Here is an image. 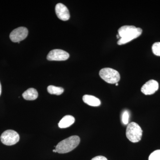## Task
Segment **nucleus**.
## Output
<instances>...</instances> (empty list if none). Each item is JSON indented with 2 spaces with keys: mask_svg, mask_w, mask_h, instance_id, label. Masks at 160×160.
<instances>
[{
  "mask_svg": "<svg viewBox=\"0 0 160 160\" xmlns=\"http://www.w3.org/2000/svg\"><path fill=\"white\" fill-rule=\"evenodd\" d=\"M142 30L140 28H136L132 26H122L118 30L120 39L118 41L119 45H122L129 42L141 35Z\"/></svg>",
  "mask_w": 160,
  "mask_h": 160,
  "instance_id": "nucleus-1",
  "label": "nucleus"
},
{
  "mask_svg": "<svg viewBox=\"0 0 160 160\" xmlns=\"http://www.w3.org/2000/svg\"><path fill=\"white\" fill-rule=\"evenodd\" d=\"M80 142L78 136H72L60 142L56 146L55 149L59 153H66L75 149Z\"/></svg>",
  "mask_w": 160,
  "mask_h": 160,
  "instance_id": "nucleus-2",
  "label": "nucleus"
},
{
  "mask_svg": "<svg viewBox=\"0 0 160 160\" xmlns=\"http://www.w3.org/2000/svg\"><path fill=\"white\" fill-rule=\"evenodd\" d=\"M143 131L137 123L132 122L128 124L126 128V137L133 143L138 142L142 139Z\"/></svg>",
  "mask_w": 160,
  "mask_h": 160,
  "instance_id": "nucleus-3",
  "label": "nucleus"
},
{
  "mask_svg": "<svg viewBox=\"0 0 160 160\" xmlns=\"http://www.w3.org/2000/svg\"><path fill=\"white\" fill-rule=\"evenodd\" d=\"M99 75L103 80L109 84L117 83L120 79L118 72L111 68H106L101 69Z\"/></svg>",
  "mask_w": 160,
  "mask_h": 160,
  "instance_id": "nucleus-4",
  "label": "nucleus"
},
{
  "mask_svg": "<svg viewBox=\"0 0 160 160\" xmlns=\"http://www.w3.org/2000/svg\"><path fill=\"white\" fill-rule=\"evenodd\" d=\"M20 137L17 132L13 130H7L2 133L1 136L2 142L6 146H12L17 143Z\"/></svg>",
  "mask_w": 160,
  "mask_h": 160,
  "instance_id": "nucleus-5",
  "label": "nucleus"
},
{
  "mask_svg": "<svg viewBox=\"0 0 160 160\" xmlns=\"http://www.w3.org/2000/svg\"><path fill=\"white\" fill-rule=\"evenodd\" d=\"M28 30L24 27H20L12 30L9 35L10 40L13 42H20L27 37Z\"/></svg>",
  "mask_w": 160,
  "mask_h": 160,
  "instance_id": "nucleus-6",
  "label": "nucleus"
},
{
  "mask_svg": "<svg viewBox=\"0 0 160 160\" xmlns=\"http://www.w3.org/2000/svg\"><path fill=\"white\" fill-rule=\"evenodd\" d=\"M69 55L67 52L62 49H55L49 52L47 56L49 61H65L69 58Z\"/></svg>",
  "mask_w": 160,
  "mask_h": 160,
  "instance_id": "nucleus-7",
  "label": "nucleus"
},
{
  "mask_svg": "<svg viewBox=\"0 0 160 160\" xmlns=\"http://www.w3.org/2000/svg\"><path fill=\"white\" fill-rule=\"evenodd\" d=\"M159 88L158 82L154 80H150L145 83L141 88V91L145 95H152Z\"/></svg>",
  "mask_w": 160,
  "mask_h": 160,
  "instance_id": "nucleus-8",
  "label": "nucleus"
},
{
  "mask_svg": "<svg viewBox=\"0 0 160 160\" xmlns=\"http://www.w3.org/2000/svg\"><path fill=\"white\" fill-rule=\"evenodd\" d=\"M55 12L58 17L62 21H67L70 18L69 9L62 3H58L56 6Z\"/></svg>",
  "mask_w": 160,
  "mask_h": 160,
  "instance_id": "nucleus-9",
  "label": "nucleus"
},
{
  "mask_svg": "<svg viewBox=\"0 0 160 160\" xmlns=\"http://www.w3.org/2000/svg\"><path fill=\"white\" fill-rule=\"evenodd\" d=\"M82 99L84 102L91 106L96 107L100 106L101 104V101L98 98L90 95H85Z\"/></svg>",
  "mask_w": 160,
  "mask_h": 160,
  "instance_id": "nucleus-10",
  "label": "nucleus"
},
{
  "mask_svg": "<svg viewBox=\"0 0 160 160\" xmlns=\"http://www.w3.org/2000/svg\"><path fill=\"white\" fill-rule=\"evenodd\" d=\"M75 121L74 118L72 116H65L60 121L58 124L59 127L62 129L68 128L74 123Z\"/></svg>",
  "mask_w": 160,
  "mask_h": 160,
  "instance_id": "nucleus-11",
  "label": "nucleus"
},
{
  "mask_svg": "<svg viewBox=\"0 0 160 160\" xmlns=\"http://www.w3.org/2000/svg\"><path fill=\"white\" fill-rule=\"evenodd\" d=\"M38 94L37 90L34 88H31L24 92L22 94L23 98L25 100L28 101H33L36 99L38 97Z\"/></svg>",
  "mask_w": 160,
  "mask_h": 160,
  "instance_id": "nucleus-12",
  "label": "nucleus"
},
{
  "mask_svg": "<svg viewBox=\"0 0 160 160\" xmlns=\"http://www.w3.org/2000/svg\"><path fill=\"white\" fill-rule=\"evenodd\" d=\"M47 91L50 94L60 95L64 92V89L62 87L49 86L47 88Z\"/></svg>",
  "mask_w": 160,
  "mask_h": 160,
  "instance_id": "nucleus-13",
  "label": "nucleus"
},
{
  "mask_svg": "<svg viewBox=\"0 0 160 160\" xmlns=\"http://www.w3.org/2000/svg\"><path fill=\"white\" fill-rule=\"evenodd\" d=\"M152 51L155 55L160 56V42L155 43L152 46Z\"/></svg>",
  "mask_w": 160,
  "mask_h": 160,
  "instance_id": "nucleus-14",
  "label": "nucleus"
},
{
  "mask_svg": "<svg viewBox=\"0 0 160 160\" xmlns=\"http://www.w3.org/2000/svg\"><path fill=\"white\" fill-rule=\"evenodd\" d=\"M149 160H160V150L153 152L149 155Z\"/></svg>",
  "mask_w": 160,
  "mask_h": 160,
  "instance_id": "nucleus-15",
  "label": "nucleus"
},
{
  "mask_svg": "<svg viewBox=\"0 0 160 160\" xmlns=\"http://www.w3.org/2000/svg\"><path fill=\"white\" fill-rule=\"evenodd\" d=\"M129 112L127 111H125L123 112L122 121L125 125H127L129 123Z\"/></svg>",
  "mask_w": 160,
  "mask_h": 160,
  "instance_id": "nucleus-16",
  "label": "nucleus"
},
{
  "mask_svg": "<svg viewBox=\"0 0 160 160\" xmlns=\"http://www.w3.org/2000/svg\"><path fill=\"white\" fill-rule=\"evenodd\" d=\"M91 160H108L106 157L102 156H98L96 157L93 158Z\"/></svg>",
  "mask_w": 160,
  "mask_h": 160,
  "instance_id": "nucleus-17",
  "label": "nucleus"
},
{
  "mask_svg": "<svg viewBox=\"0 0 160 160\" xmlns=\"http://www.w3.org/2000/svg\"><path fill=\"white\" fill-rule=\"evenodd\" d=\"M2 93V86H1V82H0V95Z\"/></svg>",
  "mask_w": 160,
  "mask_h": 160,
  "instance_id": "nucleus-18",
  "label": "nucleus"
},
{
  "mask_svg": "<svg viewBox=\"0 0 160 160\" xmlns=\"http://www.w3.org/2000/svg\"><path fill=\"white\" fill-rule=\"evenodd\" d=\"M53 152H57L56 150L55 149H54V150H53Z\"/></svg>",
  "mask_w": 160,
  "mask_h": 160,
  "instance_id": "nucleus-19",
  "label": "nucleus"
},
{
  "mask_svg": "<svg viewBox=\"0 0 160 160\" xmlns=\"http://www.w3.org/2000/svg\"><path fill=\"white\" fill-rule=\"evenodd\" d=\"M116 86H118V83H116Z\"/></svg>",
  "mask_w": 160,
  "mask_h": 160,
  "instance_id": "nucleus-20",
  "label": "nucleus"
}]
</instances>
